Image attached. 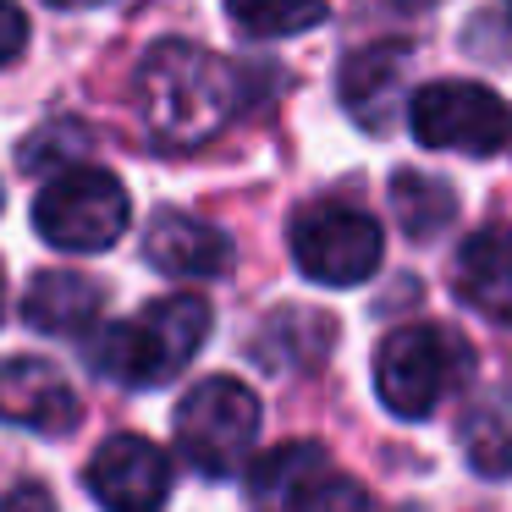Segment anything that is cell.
I'll return each instance as SVG.
<instances>
[{
  "label": "cell",
  "instance_id": "obj_25",
  "mask_svg": "<svg viewBox=\"0 0 512 512\" xmlns=\"http://www.w3.org/2000/svg\"><path fill=\"white\" fill-rule=\"evenodd\" d=\"M507 12H512V0H507Z\"/></svg>",
  "mask_w": 512,
  "mask_h": 512
},
{
  "label": "cell",
  "instance_id": "obj_5",
  "mask_svg": "<svg viewBox=\"0 0 512 512\" xmlns=\"http://www.w3.org/2000/svg\"><path fill=\"white\" fill-rule=\"evenodd\" d=\"M259 441V397L232 375H210L177 402V446L204 479H226Z\"/></svg>",
  "mask_w": 512,
  "mask_h": 512
},
{
  "label": "cell",
  "instance_id": "obj_8",
  "mask_svg": "<svg viewBox=\"0 0 512 512\" xmlns=\"http://www.w3.org/2000/svg\"><path fill=\"white\" fill-rule=\"evenodd\" d=\"M89 496L111 512H160L171 496V463L149 435H111L89 457Z\"/></svg>",
  "mask_w": 512,
  "mask_h": 512
},
{
  "label": "cell",
  "instance_id": "obj_13",
  "mask_svg": "<svg viewBox=\"0 0 512 512\" xmlns=\"http://www.w3.org/2000/svg\"><path fill=\"white\" fill-rule=\"evenodd\" d=\"M100 309H105L100 281L78 276V270H45V276H34V287L23 298V320L45 336H89L100 325Z\"/></svg>",
  "mask_w": 512,
  "mask_h": 512
},
{
  "label": "cell",
  "instance_id": "obj_20",
  "mask_svg": "<svg viewBox=\"0 0 512 512\" xmlns=\"http://www.w3.org/2000/svg\"><path fill=\"white\" fill-rule=\"evenodd\" d=\"M28 50V17L17 0H0V67H12Z\"/></svg>",
  "mask_w": 512,
  "mask_h": 512
},
{
  "label": "cell",
  "instance_id": "obj_21",
  "mask_svg": "<svg viewBox=\"0 0 512 512\" xmlns=\"http://www.w3.org/2000/svg\"><path fill=\"white\" fill-rule=\"evenodd\" d=\"M0 512H56V501H50V490L39 485H17L0 496Z\"/></svg>",
  "mask_w": 512,
  "mask_h": 512
},
{
  "label": "cell",
  "instance_id": "obj_4",
  "mask_svg": "<svg viewBox=\"0 0 512 512\" xmlns=\"http://www.w3.org/2000/svg\"><path fill=\"white\" fill-rule=\"evenodd\" d=\"M133 221L127 188L100 166H72L50 177L34 199V232L61 254H105Z\"/></svg>",
  "mask_w": 512,
  "mask_h": 512
},
{
  "label": "cell",
  "instance_id": "obj_3",
  "mask_svg": "<svg viewBox=\"0 0 512 512\" xmlns=\"http://www.w3.org/2000/svg\"><path fill=\"white\" fill-rule=\"evenodd\" d=\"M468 369H474V353L446 325H402L375 347V391L397 419L435 413L446 391L468 380Z\"/></svg>",
  "mask_w": 512,
  "mask_h": 512
},
{
  "label": "cell",
  "instance_id": "obj_10",
  "mask_svg": "<svg viewBox=\"0 0 512 512\" xmlns=\"http://www.w3.org/2000/svg\"><path fill=\"white\" fill-rule=\"evenodd\" d=\"M144 259L177 281H210L232 270V237L182 210H160L144 232Z\"/></svg>",
  "mask_w": 512,
  "mask_h": 512
},
{
  "label": "cell",
  "instance_id": "obj_7",
  "mask_svg": "<svg viewBox=\"0 0 512 512\" xmlns=\"http://www.w3.org/2000/svg\"><path fill=\"white\" fill-rule=\"evenodd\" d=\"M408 127L424 149H457V155H496L512 138V116L501 94L468 78L424 83L408 100Z\"/></svg>",
  "mask_w": 512,
  "mask_h": 512
},
{
  "label": "cell",
  "instance_id": "obj_19",
  "mask_svg": "<svg viewBox=\"0 0 512 512\" xmlns=\"http://www.w3.org/2000/svg\"><path fill=\"white\" fill-rule=\"evenodd\" d=\"M292 512H369V501H364V490H358L353 479L325 474V479H314V485L292 501Z\"/></svg>",
  "mask_w": 512,
  "mask_h": 512
},
{
  "label": "cell",
  "instance_id": "obj_17",
  "mask_svg": "<svg viewBox=\"0 0 512 512\" xmlns=\"http://www.w3.org/2000/svg\"><path fill=\"white\" fill-rule=\"evenodd\" d=\"M226 17L248 39H292L325 23V0H226Z\"/></svg>",
  "mask_w": 512,
  "mask_h": 512
},
{
  "label": "cell",
  "instance_id": "obj_12",
  "mask_svg": "<svg viewBox=\"0 0 512 512\" xmlns=\"http://www.w3.org/2000/svg\"><path fill=\"white\" fill-rule=\"evenodd\" d=\"M402 72H408V50L402 45H369L358 50V56H347L342 67V105L353 122H364L369 133H380V127H391V116H397L402 105Z\"/></svg>",
  "mask_w": 512,
  "mask_h": 512
},
{
  "label": "cell",
  "instance_id": "obj_18",
  "mask_svg": "<svg viewBox=\"0 0 512 512\" xmlns=\"http://www.w3.org/2000/svg\"><path fill=\"white\" fill-rule=\"evenodd\" d=\"M83 149H89V133H83L78 122H50L45 133H34L23 149H17V160H23V171H45V177H61V171L78 166Z\"/></svg>",
  "mask_w": 512,
  "mask_h": 512
},
{
  "label": "cell",
  "instance_id": "obj_23",
  "mask_svg": "<svg viewBox=\"0 0 512 512\" xmlns=\"http://www.w3.org/2000/svg\"><path fill=\"white\" fill-rule=\"evenodd\" d=\"M50 6H61V12H72V6H105V0H50Z\"/></svg>",
  "mask_w": 512,
  "mask_h": 512
},
{
  "label": "cell",
  "instance_id": "obj_1",
  "mask_svg": "<svg viewBox=\"0 0 512 512\" xmlns=\"http://www.w3.org/2000/svg\"><path fill=\"white\" fill-rule=\"evenodd\" d=\"M237 72L199 45L166 39L138 67V116L160 149H199L232 122Z\"/></svg>",
  "mask_w": 512,
  "mask_h": 512
},
{
  "label": "cell",
  "instance_id": "obj_24",
  "mask_svg": "<svg viewBox=\"0 0 512 512\" xmlns=\"http://www.w3.org/2000/svg\"><path fill=\"white\" fill-rule=\"evenodd\" d=\"M0 303H6V270H0Z\"/></svg>",
  "mask_w": 512,
  "mask_h": 512
},
{
  "label": "cell",
  "instance_id": "obj_14",
  "mask_svg": "<svg viewBox=\"0 0 512 512\" xmlns=\"http://www.w3.org/2000/svg\"><path fill=\"white\" fill-rule=\"evenodd\" d=\"M314 479H325V446L287 441L248 468V496H254L259 507H292Z\"/></svg>",
  "mask_w": 512,
  "mask_h": 512
},
{
  "label": "cell",
  "instance_id": "obj_6",
  "mask_svg": "<svg viewBox=\"0 0 512 512\" xmlns=\"http://www.w3.org/2000/svg\"><path fill=\"white\" fill-rule=\"evenodd\" d=\"M380 221L342 199H320V204H303L292 215V259L309 281L320 287H358L380 270Z\"/></svg>",
  "mask_w": 512,
  "mask_h": 512
},
{
  "label": "cell",
  "instance_id": "obj_2",
  "mask_svg": "<svg viewBox=\"0 0 512 512\" xmlns=\"http://www.w3.org/2000/svg\"><path fill=\"white\" fill-rule=\"evenodd\" d=\"M204 336H210V303L199 292H171L133 314V320L100 331L89 347V364L116 386H166L199 358Z\"/></svg>",
  "mask_w": 512,
  "mask_h": 512
},
{
  "label": "cell",
  "instance_id": "obj_22",
  "mask_svg": "<svg viewBox=\"0 0 512 512\" xmlns=\"http://www.w3.org/2000/svg\"><path fill=\"white\" fill-rule=\"evenodd\" d=\"M391 6H402V12H430L435 0H391Z\"/></svg>",
  "mask_w": 512,
  "mask_h": 512
},
{
  "label": "cell",
  "instance_id": "obj_9",
  "mask_svg": "<svg viewBox=\"0 0 512 512\" xmlns=\"http://www.w3.org/2000/svg\"><path fill=\"white\" fill-rule=\"evenodd\" d=\"M0 419L34 435H72L83 419L78 391L45 358H0Z\"/></svg>",
  "mask_w": 512,
  "mask_h": 512
},
{
  "label": "cell",
  "instance_id": "obj_15",
  "mask_svg": "<svg viewBox=\"0 0 512 512\" xmlns=\"http://www.w3.org/2000/svg\"><path fill=\"white\" fill-rule=\"evenodd\" d=\"M457 441H463V457L479 479H507L512 474V402L485 397L463 413L457 424Z\"/></svg>",
  "mask_w": 512,
  "mask_h": 512
},
{
  "label": "cell",
  "instance_id": "obj_16",
  "mask_svg": "<svg viewBox=\"0 0 512 512\" xmlns=\"http://www.w3.org/2000/svg\"><path fill=\"white\" fill-rule=\"evenodd\" d=\"M391 210H397L402 232H408L413 243H430V237H441L446 226H452L457 193L446 188L441 177H430V171H397V177H391Z\"/></svg>",
  "mask_w": 512,
  "mask_h": 512
},
{
  "label": "cell",
  "instance_id": "obj_11",
  "mask_svg": "<svg viewBox=\"0 0 512 512\" xmlns=\"http://www.w3.org/2000/svg\"><path fill=\"white\" fill-rule=\"evenodd\" d=\"M457 298L485 320H512V226H485L457 248Z\"/></svg>",
  "mask_w": 512,
  "mask_h": 512
}]
</instances>
